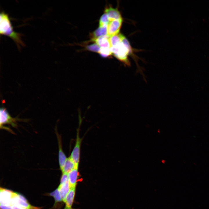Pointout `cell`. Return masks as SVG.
Masks as SVG:
<instances>
[{
    "label": "cell",
    "instance_id": "obj_16",
    "mask_svg": "<svg viewBox=\"0 0 209 209\" xmlns=\"http://www.w3.org/2000/svg\"><path fill=\"white\" fill-rule=\"evenodd\" d=\"M125 37L120 33L110 37L109 40L111 47L115 46L122 41Z\"/></svg>",
    "mask_w": 209,
    "mask_h": 209
},
{
    "label": "cell",
    "instance_id": "obj_5",
    "mask_svg": "<svg viewBox=\"0 0 209 209\" xmlns=\"http://www.w3.org/2000/svg\"><path fill=\"white\" fill-rule=\"evenodd\" d=\"M82 139L77 132L76 143L70 157L73 161L76 166L78 167L80 158V149Z\"/></svg>",
    "mask_w": 209,
    "mask_h": 209
},
{
    "label": "cell",
    "instance_id": "obj_7",
    "mask_svg": "<svg viewBox=\"0 0 209 209\" xmlns=\"http://www.w3.org/2000/svg\"><path fill=\"white\" fill-rule=\"evenodd\" d=\"M13 192L12 191L1 188L0 205L11 206V200Z\"/></svg>",
    "mask_w": 209,
    "mask_h": 209
},
{
    "label": "cell",
    "instance_id": "obj_12",
    "mask_svg": "<svg viewBox=\"0 0 209 209\" xmlns=\"http://www.w3.org/2000/svg\"><path fill=\"white\" fill-rule=\"evenodd\" d=\"M75 187L70 188L65 199V203L66 205L64 209H71L75 196Z\"/></svg>",
    "mask_w": 209,
    "mask_h": 209
},
{
    "label": "cell",
    "instance_id": "obj_13",
    "mask_svg": "<svg viewBox=\"0 0 209 209\" xmlns=\"http://www.w3.org/2000/svg\"><path fill=\"white\" fill-rule=\"evenodd\" d=\"M76 167H78L76 166L73 161L69 157L68 158H67L61 170L62 173L68 174L70 171Z\"/></svg>",
    "mask_w": 209,
    "mask_h": 209
},
{
    "label": "cell",
    "instance_id": "obj_14",
    "mask_svg": "<svg viewBox=\"0 0 209 209\" xmlns=\"http://www.w3.org/2000/svg\"><path fill=\"white\" fill-rule=\"evenodd\" d=\"M107 26H99V27L93 33V38L92 39L97 38L107 35Z\"/></svg>",
    "mask_w": 209,
    "mask_h": 209
},
{
    "label": "cell",
    "instance_id": "obj_15",
    "mask_svg": "<svg viewBox=\"0 0 209 209\" xmlns=\"http://www.w3.org/2000/svg\"><path fill=\"white\" fill-rule=\"evenodd\" d=\"M60 140H59V153L58 159L59 165L61 170L64 165L65 162L67 158L66 156L62 149Z\"/></svg>",
    "mask_w": 209,
    "mask_h": 209
},
{
    "label": "cell",
    "instance_id": "obj_20",
    "mask_svg": "<svg viewBox=\"0 0 209 209\" xmlns=\"http://www.w3.org/2000/svg\"><path fill=\"white\" fill-rule=\"evenodd\" d=\"M50 195L53 197L55 202H60L62 201L60 192L57 188L51 193Z\"/></svg>",
    "mask_w": 209,
    "mask_h": 209
},
{
    "label": "cell",
    "instance_id": "obj_18",
    "mask_svg": "<svg viewBox=\"0 0 209 209\" xmlns=\"http://www.w3.org/2000/svg\"><path fill=\"white\" fill-rule=\"evenodd\" d=\"M100 55L103 57H106L111 55L112 52L110 48H100L99 53Z\"/></svg>",
    "mask_w": 209,
    "mask_h": 209
},
{
    "label": "cell",
    "instance_id": "obj_19",
    "mask_svg": "<svg viewBox=\"0 0 209 209\" xmlns=\"http://www.w3.org/2000/svg\"><path fill=\"white\" fill-rule=\"evenodd\" d=\"M86 49L90 51L99 53L100 47L97 44L95 43L87 46Z\"/></svg>",
    "mask_w": 209,
    "mask_h": 209
},
{
    "label": "cell",
    "instance_id": "obj_6",
    "mask_svg": "<svg viewBox=\"0 0 209 209\" xmlns=\"http://www.w3.org/2000/svg\"><path fill=\"white\" fill-rule=\"evenodd\" d=\"M122 21V19L110 21L107 26V35L110 37L119 33Z\"/></svg>",
    "mask_w": 209,
    "mask_h": 209
},
{
    "label": "cell",
    "instance_id": "obj_1",
    "mask_svg": "<svg viewBox=\"0 0 209 209\" xmlns=\"http://www.w3.org/2000/svg\"><path fill=\"white\" fill-rule=\"evenodd\" d=\"M0 33L1 35L7 36L16 42L19 47L20 45L24 46L22 41L21 35L13 30L8 15L1 12L0 15Z\"/></svg>",
    "mask_w": 209,
    "mask_h": 209
},
{
    "label": "cell",
    "instance_id": "obj_11",
    "mask_svg": "<svg viewBox=\"0 0 209 209\" xmlns=\"http://www.w3.org/2000/svg\"><path fill=\"white\" fill-rule=\"evenodd\" d=\"M78 168H75L67 174L70 188L76 186L78 174Z\"/></svg>",
    "mask_w": 209,
    "mask_h": 209
},
{
    "label": "cell",
    "instance_id": "obj_10",
    "mask_svg": "<svg viewBox=\"0 0 209 209\" xmlns=\"http://www.w3.org/2000/svg\"><path fill=\"white\" fill-rule=\"evenodd\" d=\"M57 189L60 192L62 201L65 202L66 196L70 189L69 181L62 184H60Z\"/></svg>",
    "mask_w": 209,
    "mask_h": 209
},
{
    "label": "cell",
    "instance_id": "obj_3",
    "mask_svg": "<svg viewBox=\"0 0 209 209\" xmlns=\"http://www.w3.org/2000/svg\"><path fill=\"white\" fill-rule=\"evenodd\" d=\"M11 206L23 209H41L30 205L22 195L13 192L11 200Z\"/></svg>",
    "mask_w": 209,
    "mask_h": 209
},
{
    "label": "cell",
    "instance_id": "obj_8",
    "mask_svg": "<svg viewBox=\"0 0 209 209\" xmlns=\"http://www.w3.org/2000/svg\"><path fill=\"white\" fill-rule=\"evenodd\" d=\"M105 12L107 15L110 21L122 19L120 12L118 8L110 6L105 10Z\"/></svg>",
    "mask_w": 209,
    "mask_h": 209
},
{
    "label": "cell",
    "instance_id": "obj_9",
    "mask_svg": "<svg viewBox=\"0 0 209 209\" xmlns=\"http://www.w3.org/2000/svg\"><path fill=\"white\" fill-rule=\"evenodd\" d=\"M110 37L108 35L97 38L92 39L93 41L101 48H110L111 47L109 40Z\"/></svg>",
    "mask_w": 209,
    "mask_h": 209
},
{
    "label": "cell",
    "instance_id": "obj_4",
    "mask_svg": "<svg viewBox=\"0 0 209 209\" xmlns=\"http://www.w3.org/2000/svg\"><path fill=\"white\" fill-rule=\"evenodd\" d=\"M17 118H12L8 113L5 108H1L0 109V127L4 125L8 124L11 125L13 127H16V121L18 120Z\"/></svg>",
    "mask_w": 209,
    "mask_h": 209
},
{
    "label": "cell",
    "instance_id": "obj_2",
    "mask_svg": "<svg viewBox=\"0 0 209 209\" xmlns=\"http://www.w3.org/2000/svg\"><path fill=\"white\" fill-rule=\"evenodd\" d=\"M131 50L129 42L125 37L119 44L110 48L112 54L116 57L127 66L130 65L128 56Z\"/></svg>",
    "mask_w": 209,
    "mask_h": 209
},
{
    "label": "cell",
    "instance_id": "obj_17",
    "mask_svg": "<svg viewBox=\"0 0 209 209\" xmlns=\"http://www.w3.org/2000/svg\"><path fill=\"white\" fill-rule=\"evenodd\" d=\"M110 21L106 13L104 14L100 17L99 22V26L101 27L107 26Z\"/></svg>",
    "mask_w": 209,
    "mask_h": 209
}]
</instances>
